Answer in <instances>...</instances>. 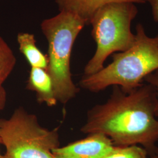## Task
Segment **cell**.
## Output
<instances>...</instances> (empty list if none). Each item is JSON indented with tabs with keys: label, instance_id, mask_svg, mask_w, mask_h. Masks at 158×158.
<instances>
[{
	"label": "cell",
	"instance_id": "obj_5",
	"mask_svg": "<svg viewBox=\"0 0 158 158\" xmlns=\"http://www.w3.org/2000/svg\"><path fill=\"white\" fill-rule=\"evenodd\" d=\"M0 138L6 148L2 158H56L52 151L59 147L58 128L42 127L22 107L9 118L0 119Z\"/></svg>",
	"mask_w": 158,
	"mask_h": 158
},
{
	"label": "cell",
	"instance_id": "obj_2",
	"mask_svg": "<svg viewBox=\"0 0 158 158\" xmlns=\"http://www.w3.org/2000/svg\"><path fill=\"white\" fill-rule=\"evenodd\" d=\"M135 41L127 51L114 53L113 62L96 73L83 76L80 85L98 93L111 85L129 92L143 83L149 74L158 69V35H147L142 25L136 27Z\"/></svg>",
	"mask_w": 158,
	"mask_h": 158
},
{
	"label": "cell",
	"instance_id": "obj_10",
	"mask_svg": "<svg viewBox=\"0 0 158 158\" xmlns=\"http://www.w3.org/2000/svg\"><path fill=\"white\" fill-rule=\"evenodd\" d=\"M16 62L13 51L0 36V85H2L11 73Z\"/></svg>",
	"mask_w": 158,
	"mask_h": 158
},
{
	"label": "cell",
	"instance_id": "obj_13",
	"mask_svg": "<svg viewBox=\"0 0 158 158\" xmlns=\"http://www.w3.org/2000/svg\"><path fill=\"white\" fill-rule=\"evenodd\" d=\"M152 7L153 17L156 22H158V0H147Z\"/></svg>",
	"mask_w": 158,
	"mask_h": 158
},
{
	"label": "cell",
	"instance_id": "obj_9",
	"mask_svg": "<svg viewBox=\"0 0 158 158\" xmlns=\"http://www.w3.org/2000/svg\"><path fill=\"white\" fill-rule=\"evenodd\" d=\"M19 49L31 68L46 70L48 65V56L44 55L36 46L34 35L27 32L19 33L17 36Z\"/></svg>",
	"mask_w": 158,
	"mask_h": 158
},
{
	"label": "cell",
	"instance_id": "obj_12",
	"mask_svg": "<svg viewBox=\"0 0 158 158\" xmlns=\"http://www.w3.org/2000/svg\"><path fill=\"white\" fill-rule=\"evenodd\" d=\"M143 81L148 83L149 85H152L154 87L155 91H156V108L155 115L156 117H158V69L153 72L152 73L149 74L143 80Z\"/></svg>",
	"mask_w": 158,
	"mask_h": 158
},
{
	"label": "cell",
	"instance_id": "obj_7",
	"mask_svg": "<svg viewBox=\"0 0 158 158\" xmlns=\"http://www.w3.org/2000/svg\"><path fill=\"white\" fill-rule=\"evenodd\" d=\"M60 12L72 14L90 24L94 14L102 6L114 2H132L144 4L147 0H55Z\"/></svg>",
	"mask_w": 158,
	"mask_h": 158
},
{
	"label": "cell",
	"instance_id": "obj_1",
	"mask_svg": "<svg viewBox=\"0 0 158 158\" xmlns=\"http://www.w3.org/2000/svg\"><path fill=\"white\" fill-rule=\"evenodd\" d=\"M156 108V91L152 85L143 83L129 92L113 85L107 102L89 110L81 131L102 134L117 147L139 144L150 158H158Z\"/></svg>",
	"mask_w": 158,
	"mask_h": 158
},
{
	"label": "cell",
	"instance_id": "obj_6",
	"mask_svg": "<svg viewBox=\"0 0 158 158\" xmlns=\"http://www.w3.org/2000/svg\"><path fill=\"white\" fill-rule=\"evenodd\" d=\"M114 147L107 136L93 133L65 147H57L52 153L56 158H104Z\"/></svg>",
	"mask_w": 158,
	"mask_h": 158
},
{
	"label": "cell",
	"instance_id": "obj_14",
	"mask_svg": "<svg viewBox=\"0 0 158 158\" xmlns=\"http://www.w3.org/2000/svg\"><path fill=\"white\" fill-rule=\"evenodd\" d=\"M6 90L2 86L0 85V111L2 110L6 106Z\"/></svg>",
	"mask_w": 158,
	"mask_h": 158
},
{
	"label": "cell",
	"instance_id": "obj_11",
	"mask_svg": "<svg viewBox=\"0 0 158 158\" xmlns=\"http://www.w3.org/2000/svg\"><path fill=\"white\" fill-rule=\"evenodd\" d=\"M148 156L145 149L138 145L115 146L113 151L104 158H147Z\"/></svg>",
	"mask_w": 158,
	"mask_h": 158
},
{
	"label": "cell",
	"instance_id": "obj_4",
	"mask_svg": "<svg viewBox=\"0 0 158 158\" xmlns=\"http://www.w3.org/2000/svg\"><path fill=\"white\" fill-rule=\"evenodd\" d=\"M138 14L135 3L114 2L102 6L91 19V35L97 45L94 56L87 63L84 76L96 73L104 68L108 57L130 48L135 41L131 23Z\"/></svg>",
	"mask_w": 158,
	"mask_h": 158
},
{
	"label": "cell",
	"instance_id": "obj_3",
	"mask_svg": "<svg viewBox=\"0 0 158 158\" xmlns=\"http://www.w3.org/2000/svg\"><path fill=\"white\" fill-rule=\"evenodd\" d=\"M85 25L81 19L65 12H60L41 23L48 43L46 71L51 76L57 101L63 104L79 92L72 78L70 62L75 40Z\"/></svg>",
	"mask_w": 158,
	"mask_h": 158
},
{
	"label": "cell",
	"instance_id": "obj_8",
	"mask_svg": "<svg viewBox=\"0 0 158 158\" xmlns=\"http://www.w3.org/2000/svg\"><path fill=\"white\" fill-rule=\"evenodd\" d=\"M27 88L35 92L40 103L44 102L49 107L56 104L52 81L45 69L31 68Z\"/></svg>",
	"mask_w": 158,
	"mask_h": 158
},
{
	"label": "cell",
	"instance_id": "obj_15",
	"mask_svg": "<svg viewBox=\"0 0 158 158\" xmlns=\"http://www.w3.org/2000/svg\"><path fill=\"white\" fill-rule=\"evenodd\" d=\"M0 143H1V138H0ZM0 158H2V155H1V153H0Z\"/></svg>",
	"mask_w": 158,
	"mask_h": 158
}]
</instances>
